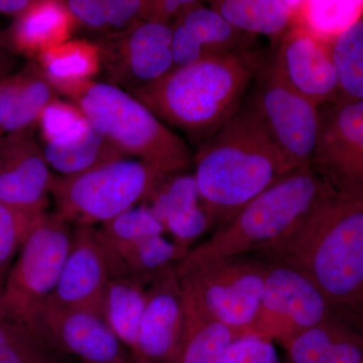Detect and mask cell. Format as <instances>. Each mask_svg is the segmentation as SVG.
<instances>
[{
    "mask_svg": "<svg viewBox=\"0 0 363 363\" xmlns=\"http://www.w3.org/2000/svg\"><path fill=\"white\" fill-rule=\"evenodd\" d=\"M259 259L302 272L333 311L363 318V199L332 191Z\"/></svg>",
    "mask_w": 363,
    "mask_h": 363,
    "instance_id": "1",
    "label": "cell"
},
{
    "mask_svg": "<svg viewBox=\"0 0 363 363\" xmlns=\"http://www.w3.org/2000/svg\"><path fill=\"white\" fill-rule=\"evenodd\" d=\"M193 164L202 206L217 228L293 171L250 102L198 147Z\"/></svg>",
    "mask_w": 363,
    "mask_h": 363,
    "instance_id": "2",
    "label": "cell"
},
{
    "mask_svg": "<svg viewBox=\"0 0 363 363\" xmlns=\"http://www.w3.org/2000/svg\"><path fill=\"white\" fill-rule=\"evenodd\" d=\"M266 59L253 48L212 57L173 68L131 94L199 147L236 113Z\"/></svg>",
    "mask_w": 363,
    "mask_h": 363,
    "instance_id": "3",
    "label": "cell"
},
{
    "mask_svg": "<svg viewBox=\"0 0 363 363\" xmlns=\"http://www.w3.org/2000/svg\"><path fill=\"white\" fill-rule=\"evenodd\" d=\"M66 96L125 156L166 175L184 173L193 164L194 155L185 140L128 91L91 81Z\"/></svg>",
    "mask_w": 363,
    "mask_h": 363,
    "instance_id": "4",
    "label": "cell"
},
{
    "mask_svg": "<svg viewBox=\"0 0 363 363\" xmlns=\"http://www.w3.org/2000/svg\"><path fill=\"white\" fill-rule=\"evenodd\" d=\"M332 191L311 164L294 169L190 252L211 259L257 255L283 238Z\"/></svg>",
    "mask_w": 363,
    "mask_h": 363,
    "instance_id": "5",
    "label": "cell"
},
{
    "mask_svg": "<svg viewBox=\"0 0 363 363\" xmlns=\"http://www.w3.org/2000/svg\"><path fill=\"white\" fill-rule=\"evenodd\" d=\"M166 174L140 160L123 157L71 177L54 173L56 210L74 224L99 226L147 201Z\"/></svg>",
    "mask_w": 363,
    "mask_h": 363,
    "instance_id": "6",
    "label": "cell"
},
{
    "mask_svg": "<svg viewBox=\"0 0 363 363\" xmlns=\"http://www.w3.org/2000/svg\"><path fill=\"white\" fill-rule=\"evenodd\" d=\"M182 288L221 323L248 334L259 316L266 264L255 257H203L189 252L177 264Z\"/></svg>",
    "mask_w": 363,
    "mask_h": 363,
    "instance_id": "7",
    "label": "cell"
},
{
    "mask_svg": "<svg viewBox=\"0 0 363 363\" xmlns=\"http://www.w3.org/2000/svg\"><path fill=\"white\" fill-rule=\"evenodd\" d=\"M73 225L58 212H45L23 242L4 286L7 315L26 325L54 293L71 247Z\"/></svg>",
    "mask_w": 363,
    "mask_h": 363,
    "instance_id": "8",
    "label": "cell"
},
{
    "mask_svg": "<svg viewBox=\"0 0 363 363\" xmlns=\"http://www.w3.org/2000/svg\"><path fill=\"white\" fill-rule=\"evenodd\" d=\"M250 104L291 169L311 164L319 133V107L286 85L267 57L255 76Z\"/></svg>",
    "mask_w": 363,
    "mask_h": 363,
    "instance_id": "9",
    "label": "cell"
},
{
    "mask_svg": "<svg viewBox=\"0 0 363 363\" xmlns=\"http://www.w3.org/2000/svg\"><path fill=\"white\" fill-rule=\"evenodd\" d=\"M264 264L262 305L248 334L284 343L333 320L330 303L307 276L284 264Z\"/></svg>",
    "mask_w": 363,
    "mask_h": 363,
    "instance_id": "10",
    "label": "cell"
},
{
    "mask_svg": "<svg viewBox=\"0 0 363 363\" xmlns=\"http://www.w3.org/2000/svg\"><path fill=\"white\" fill-rule=\"evenodd\" d=\"M311 166L336 194L363 199V100L319 107Z\"/></svg>",
    "mask_w": 363,
    "mask_h": 363,
    "instance_id": "11",
    "label": "cell"
},
{
    "mask_svg": "<svg viewBox=\"0 0 363 363\" xmlns=\"http://www.w3.org/2000/svg\"><path fill=\"white\" fill-rule=\"evenodd\" d=\"M26 327L52 350L83 363H130L128 351L94 310L67 307L48 298Z\"/></svg>",
    "mask_w": 363,
    "mask_h": 363,
    "instance_id": "12",
    "label": "cell"
},
{
    "mask_svg": "<svg viewBox=\"0 0 363 363\" xmlns=\"http://www.w3.org/2000/svg\"><path fill=\"white\" fill-rule=\"evenodd\" d=\"M107 83L133 93L174 68L172 26L140 21L95 40Z\"/></svg>",
    "mask_w": 363,
    "mask_h": 363,
    "instance_id": "13",
    "label": "cell"
},
{
    "mask_svg": "<svg viewBox=\"0 0 363 363\" xmlns=\"http://www.w3.org/2000/svg\"><path fill=\"white\" fill-rule=\"evenodd\" d=\"M126 274L128 269L102 240L96 226L74 224L70 250L49 298L62 306L102 314L107 283L112 277Z\"/></svg>",
    "mask_w": 363,
    "mask_h": 363,
    "instance_id": "14",
    "label": "cell"
},
{
    "mask_svg": "<svg viewBox=\"0 0 363 363\" xmlns=\"http://www.w3.org/2000/svg\"><path fill=\"white\" fill-rule=\"evenodd\" d=\"M271 58L286 85L315 106L338 101V76L330 45L304 26H293Z\"/></svg>",
    "mask_w": 363,
    "mask_h": 363,
    "instance_id": "15",
    "label": "cell"
},
{
    "mask_svg": "<svg viewBox=\"0 0 363 363\" xmlns=\"http://www.w3.org/2000/svg\"><path fill=\"white\" fill-rule=\"evenodd\" d=\"M54 173L33 130L0 138V203L44 213Z\"/></svg>",
    "mask_w": 363,
    "mask_h": 363,
    "instance_id": "16",
    "label": "cell"
},
{
    "mask_svg": "<svg viewBox=\"0 0 363 363\" xmlns=\"http://www.w3.org/2000/svg\"><path fill=\"white\" fill-rule=\"evenodd\" d=\"M175 267L147 286L135 363H179L185 307Z\"/></svg>",
    "mask_w": 363,
    "mask_h": 363,
    "instance_id": "17",
    "label": "cell"
},
{
    "mask_svg": "<svg viewBox=\"0 0 363 363\" xmlns=\"http://www.w3.org/2000/svg\"><path fill=\"white\" fill-rule=\"evenodd\" d=\"M255 35L240 32L220 13L200 2L172 26L174 68L252 49Z\"/></svg>",
    "mask_w": 363,
    "mask_h": 363,
    "instance_id": "18",
    "label": "cell"
},
{
    "mask_svg": "<svg viewBox=\"0 0 363 363\" xmlns=\"http://www.w3.org/2000/svg\"><path fill=\"white\" fill-rule=\"evenodd\" d=\"M145 203L161 222L164 233L189 250L196 240L211 228L194 174L164 176Z\"/></svg>",
    "mask_w": 363,
    "mask_h": 363,
    "instance_id": "19",
    "label": "cell"
},
{
    "mask_svg": "<svg viewBox=\"0 0 363 363\" xmlns=\"http://www.w3.org/2000/svg\"><path fill=\"white\" fill-rule=\"evenodd\" d=\"M58 91L37 60H30L0 84V138L33 130Z\"/></svg>",
    "mask_w": 363,
    "mask_h": 363,
    "instance_id": "20",
    "label": "cell"
},
{
    "mask_svg": "<svg viewBox=\"0 0 363 363\" xmlns=\"http://www.w3.org/2000/svg\"><path fill=\"white\" fill-rule=\"evenodd\" d=\"M74 28L75 23L63 1L35 0L1 35L16 55L38 60L47 50L70 40Z\"/></svg>",
    "mask_w": 363,
    "mask_h": 363,
    "instance_id": "21",
    "label": "cell"
},
{
    "mask_svg": "<svg viewBox=\"0 0 363 363\" xmlns=\"http://www.w3.org/2000/svg\"><path fill=\"white\" fill-rule=\"evenodd\" d=\"M210 7L240 32L266 35L276 47L298 23L304 1L290 0H212Z\"/></svg>",
    "mask_w": 363,
    "mask_h": 363,
    "instance_id": "22",
    "label": "cell"
},
{
    "mask_svg": "<svg viewBox=\"0 0 363 363\" xmlns=\"http://www.w3.org/2000/svg\"><path fill=\"white\" fill-rule=\"evenodd\" d=\"M182 292L185 334L179 363H223L227 348L242 335L212 317L192 294Z\"/></svg>",
    "mask_w": 363,
    "mask_h": 363,
    "instance_id": "23",
    "label": "cell"
},
{
    "mask_svg": "<svg viewBox=\"0 0 363 363\" xmlns=\"http://www.w3.org/2000/svg\"><path fill=\"white\" fill-rule=\"evenodd\" d=\"M147 289L130 274H119L109 279L102 298V316L133 360L147 304Z\"/></svg>",
    "mask_w": 363,
    "mask_h": 363,
    "instance_id": "24",
    "label": "cell"
},
{
    "mask_svg": "<svg viewBox=\"0 0 363 363\" xmlns=\"http://www.w3.org/2000/svg\"><path fill=\"white\" fill-rule=\"evenodd\" d=\"M45 159L56 175L71 177L114 160L130 157L89 123L79 135L58 143H44Z\"/></svg>",
    "mask_w": 363,
    "mask_h": 363,
    "instance_id": "25",
    "label": "cell"
},
{
    "mask_svg": "<svg viewBox=\"0 0 363 363\" xmlns=\"http://www.w3.org/2000/svg\"><path fill=\"white\" fill-rule=\"evenodd\" d=\"M37 61L59 94L65 96L78 86L94 81L101 70L96 44L84 40H68L55 45Z\"/></svg>",
    "mask_w": 363,
    "mask_h": 363,
    "instance_id": "26",
    "label": "cell"
},
{
    "mask_svg": "<svg viewBox=\"0 0 363 363\" xmlns=\"http://www.w3.org/2000/svg\"><path fill=\"white\" fill-rule=\"evenodd\" d=\"M75 28L99 38L123 32L145 20L150 0H67Z\"/></svg>",
    "mask_w": 363,
    "mask_h": 363,
    "instance_id": "27",
    "label": "cell"
},
{
    "mask_svg": "<svg viewBox=\"0 0 363 363\" xmlns=\"http://www.w3.org/2000/svg\"><path fill=\"white\" fill-rule=\"evenodd\" d=\"M189 252L162 234L140 241L117 257L133 278L149 286L173 269Z\"/></svg>",
    "mask_w": 363,
    "mask_h": 363,
    "instance_id": "28",
    "label": "cell"
},
{
    "mask_svg": "<svg viewBox=\"0 0 363 363\" xmlns=\"http://www.w3.org/2000/svg\"><path fill=\"white\" fill-rule=\"evenodd\" d=\"M330 48L338 76V101L363 100V16Z\"/></svg>",
    "mask_w": 363,
    "mask_h": 363,
    "instance_id": "29",
    "label": "cell"
},
{
    "mask_svg": "<svg viewBox=\"0 0 363 363\" xmlns=\"http://www.w3.org/2000/svg\"><path fill=\"white\" fill-rule=\"evenodd\" d=\"M363 16V1H304L297 25L331 45Z\"/></svg>",
    "mask_w": 363,
    "mask_h": 363,
    "instance_id": "30",
    "label": "cell"
},
{
    "mask_svg": "<svg viewBox=\"0 0 363 363\" xmlns=\"http://www.w3.org/2000/svg\"><path fill=\"white\" fill-rule=\"evenodd\" d=\"M96 227L102 240L116 255L140 241L164 233L161 222L145 203Z\"/></svg>",
    "mask_w": 363,
    "mask_h": 363,
    "instance_id": "31",
    "label": "cell"
},
{
    "mask_svg": "<svg viewBox=\"0 0 363 363\" xmlns=\"http://www.w3.org/2000/svg\"><path fill=\"white\" fill-rule=\"evenodd\" d=\"M0 363H64L61 354L11 318L0 319Z\"/></svg>",
    "mask_w": 363,
    "mask_h": 363,
    "instance_id": "32",
    "label": "cell"
},
{
    "mask_svg": "<svg viewBox=\"0 0 363 363\" xmlns=\"http://www.w3.org/2000/svg\"><path fill=\"white\" fill-rule=\"evenodd\" d=\"M350 333L343 325L332 320L281 344L291 363H325L334 345Z\"/></svg>",
    "mask_w": 363,
    "mask_h": 363,
    "instance_id": "33",
    "label": "cell"
},
{
    "mask_svg": "<svg viewBox=\"0 0 363 363\" xmlns=\"http://www.w3.org/2000/svg\"><path fill=\"white\" fill-rule=\"evenodd\" d=\"M44 213H35L0 203V278L20 252L35 222Z\"/></svg>",
    "mask_w": 363,
    "mask_h": 363,
    "instance_id": "34",
    "label": "cell"
},
{
    "mask_svg": "<svg viewBox=\"0 0 363 363\" xmlns=\"http://www.w3.org/2000/svg\"><path fill=\"white\" fill-rule=\"evenodd\" d=\"M89 123L77 105L58 97L45 107L38 126L44 143H47L73 138L84 131Z\"/></svg>",
    "mask_w": 363,
    "mask_h": 363,
    "instance_id": "35",
    "label": "cell"
},
{
    "mask_svg": "<svg viewBox=\"0 0 363 363\" xmlns=\"http://www.w3.org/2000/svg\"><path fill=\"white\" fill-rule=\"evenodd\" d=\"M223 363H279V358L272 341L245 334L229 345Z\"/></svg>",
    "mask_w": 363,
    "mask_h": 363,
    "instance_id": "36",
    "label": "cell"
},
{
    "mask_svg": "<svg viewBox=\"0 0 363 363\" xmlns=\"http://www.w3.org/2000/svg\"><path fill=\"white\" fill-rule=\"evenodd\" d=\"M199 4L195 0H150L145 21L172 26Z\"/></svg>",
    "mask_w": 363,
    "mask_h": 363,
    "instance_id": "37",
    "label": "cell"
},
{
    "mask_svg": "<svg viewBox=\"0 0 363 363\" xmlns=\"http://www.w3.org/2000/svg\"><path fill=\"white\" fill-rule=\"evenodd\" d=\"M363 338L351 332L334 345L325 363H362Z\"/></svg>",
    "mask_w": 363,
    "mask_h": 363,
    "instance_id": "38",
    "label": "cell"
},
{
    "mask_svg": "<svg viewBox=\"0 0 363 363\" xmlns=\"http://www.w3.org/2000/svg\"><path fill=\"white\" fill-rule=\"evenodd\" d=\"M16 56L18 55L7 45L1 33H0V84H1L2 81L6 80L7 77L14 73Z\"/></svg>",
    "mask_w": 363,
    "mask_h": 363,
    "instance_id": "39",
    "label": "cell"
},
{
    "mask_svg": "<svg viewBox=\"0 0 363 363\" xmlns=\"http://www.w3.org/2000/svg\"><path fill=\"white\" fill-rule=\"evenodd\" d=\"M35 0H0V16L16 18L28 11Z\"/></svg>",
    "mask_w": 363,
    "mask_h": 363,
    "instance_id": "40",
    "label": "cell"
},
{
    "mask_svg": "<svg viewBox=\"0 0 363 363\" xmlns=\"http://www.w3.org/2000/svg\"><path fill=\"white\" fill-rule=\"evenodd\" d=\"M2 318H9L7 315L6 306H4V295L0 296V319H2Z\"/></svg>",
    "mask_w": 363,
    "mask_h": 363,
    "instance_id": "41",
    "label": "cell"
},
{
    "mask_svg": "<svg viewBox=\"0 0 363 363\" xmlns=\"http://www.w3.org/2000/svg\"><path fill=\"white\" fill-rule=\"evenodd\" d=\"M4 295V286H2V279L0 278V296Z\"/></svg>",
    "mask_w": 363,
    "mask_h": 363,
    "instance_id": "42",
    "label": "cell"
},
{
    "mask_svg": "<svg viewBox=\"0 0 363 363\" xmlns=\"http://www.w3.org/2000/svg\"><path fill=\"white\" fill-rule=\"evenodd\" d=\"M363 363V362H362Z\"/></svg>",
    "mask_w": 363,
    "mask_h": 363,
    "instance_id": "43",
    "label": "cell"
}]
</instances>
